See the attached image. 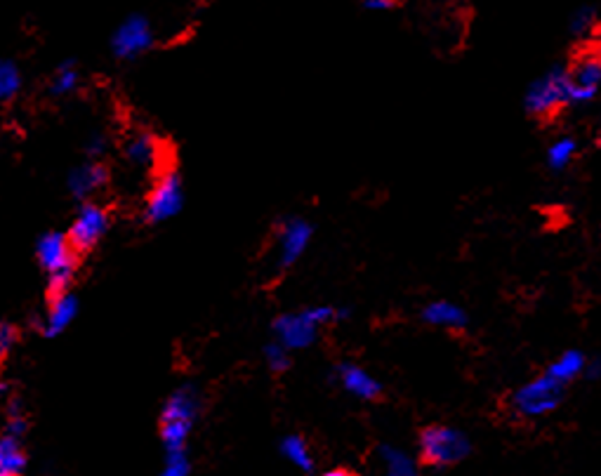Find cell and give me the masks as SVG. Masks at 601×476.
Segmentation results:
<instances>
[{"label": "cell", "instance_id": "obj_2", "mask_svg": "<svg viewBox=\"0 0 601 476\" xmlns=\"http://www.w3.org/2000/svg\"><path fill=\"white\" fill-rule=\"evenodd\" d=\"M201 413V398L193 387H180L161 410V441L165 450H187L193 425Z\"/></svg>", "mask_w": 601, "mask_h": 476}, {"label": "cell", "instance_id": "obj_5", "mask_svg": "<svg viewBox=\"0 0 601 476\" xmlns=\"http://www.w3.org/2000/svg\"><path fill=\"white\" fill-rule=\"evenodd\" d=\"M564 394H566V385L543 373L514 391L512 409L522 418H543L562 406Z\"/></svg>", "mask_w": 601, "mask_h": 476}, {"label": "cell", "instance_id": "obj_29", "mask_svg": "<svg viewBox=\"0 0 601 476\" xmlns=\"http://www.w3.org/2000/svg\"><path fill=\"white\" fill-rule=\"evenodd\" d=\"M361 3L368 10H387V7L394 5V0H361Z\"/></svg>", "mask_w": 601, "mask_h": 476}, {"label": "cell", "instance_id": "obj_15", "mask_svg": "<svg viewBox=\"0 0 601 476\" xmlns=\"http://www.w3.org/2000/svg\"><path fill=\"white\" fill-rule=\"evenodd\" d=\"M107 177L109 172L102 163H86L68 175V189H71L76 199H86V196H90V193H95L97 189L107 184Z\"/></svg>", "mask_w": 601, "mask_h": 476}, {"label": "cell", "instance_id": "obj_24", "mask_svg": "<svg viewBox=\"0 0 601 476\" xmlns=\"http://www.w3.org/2000/svg\"><path fill=\"white\" fill-rule=\"evenodd\" d=\"M192 471L187 450H165V476H187Z\"/></svg>", "mask_w": 601, "mask_h": 476}, {"label": "cell", "instance_id": "obj_30", "mask_svg": "<svg viewBox=\"0 0 601 476\" xmlns=\"http://www.w3.org/2000/svg\"><path fill=\"white\" fill-rule=\"evenodd\" d=\"M3 394H5V385L0 382V397H3Z\"/></svg>", "mask_w": 601, "mask_h": 476}, {"label": "cell", "instance_id": "obj_20", "mask_svg": "<svg viewBox=\"0 0 601 476\" xmlns=\"http://www.w3.org/2000/svg\"><path fill=\"white\" fill-rule=\"evenodd\" d=\"M281 455L288 460L290 465H295L302 471H314V455L306 446V441L297 434H290L281 441Z\"/></svg>", "mask_w": 601, "mask_h": 476}, {"label": "cell", "instance_id": "obj_14", "mask_svg": "<svg viewBox=\"0 0 601 476\" xmlns=\"http://www.w3.org/2000/svg\"><path fill=\"white\" fill-rule=\"evenodd\" d=\"M125 159L137 168H153L161 160V142L151 132H137L125 142Z\"/></svg>", "mask_w": 601, "mask_h": 476}, {"label": "cell", "instance_id": "obj_6", "mask_svg": "<svg viewBox=\"0 0 601 476\" xmlns=\"http://www.w3.org/2000/svg\"><path fill=\"white\" fill-rule=\"evenodd\" d=\"M181 205H184V189H181L180 172L165 171L149 191L147 203H144V220L149 224H161L175 217Z\"/></svg>", "mask_w": 601, "mask_h": 476}, {"label": "cell", "instance_id": "obj_25", "mask_svg": "<svg viewBox=\"0 0 601 476\" xmlns=\"http://www.w3.org/2000/svg\"><path fill=\"white\" fill-rule=\"evenodd\" d=\"M264 358H267V366L274 370V373H284V370L290 368V352L285 349L284 345H267L264 349Z\"/></svg>", "mask_w": 601, "mask_h": 476}, {"label": "cell", "instance_id": "obj_21", "mask_svg": "<svg viewBox=\"0 0 601 476\" xmlns=\"http://www.w3.org/2000/svg\"><path fill=\"white\" fill-rule=\"evenodd\" d=\"M578 153V142L573 137H559L550 149H547V165L552 171H566Z\"/></svg>", "mask_w": 601, "mask_h": 476}, {"label": "cell", "instance_id": "obj_27", "mask_svg": "<svg viewBox=\"0 0 601 476\" xmlns=\"http://www.w3.org/2000/svg\"><path fill=\"white\" fill-rule=\"evenodd\" d=\"M592 26H595V12L587 10V7H585V10H580L578 15L571 19V31H573V34H587Z\"/></svg>", "mask_w": 601, "mask_h": 476}, {"label": "cell", "instance_id": "obj_10", "mask_svg": "<svg viewBox=\"0 0 601 476\" xmlns=\"http://www.w3.org/2000/svg\"><path fill=\"white\" fill-rule=\"evenodd\" d=\"M568 78H571V104H590L599 92L601 83L599 52H585L575 67L568 71Z\"/></svg>", "mask_w": 601, "mask_h": 476}, {"label": "cell", "instance_id": "obj_26", "mask_svg": "<svg viewBox=\"0 0 601 476\" xmlns=\"http://www.w3.org/2000/svg\"><path fill=\"white\" fill-rule=\"evenodd\" d=\"M15 342H17V328L10 324H0V361L10 354Z\"/></svg>", "mask_w": 601, "mask_h": 476}, {"label": "cell", "instance_id": "obj_4", "mask_svg": "<svg viewBox=\"0 0 601 476\" xmlns=\"http://www.w3.org/2000/svg\"><path fill=\"white\" fill-rule=\"evenodd\" d=\"M571 104V78L562 67L552 68L528 86L523 107L534 119H552L562 107Z\"/></svg>", "mask_w": 601, "mask_h": 476}, {"label": "cell", "instance_id": "obj_18", "mask_svg": "<svg viewBox=\"0 0 601 476\" xmlns=\"http://www.w3.org/2000/svg\"><path fill=\"white\" fill-rule=\"evenodd\" d=\"M378 455H380V462L382 467H385L387 474L391 476L418 474V462H415L406 450H399V448L394 446H380Z\"/></svg>", "mask_w": 601, "mask_h": 476}, {"label": "cell", "instance_id": "obj_28", "mask_svg": "<svg viewBox=\"0 0 601 476\" xmlns=\"http://www.w3.org/2000/svg\"><path fill=\"white\" fill-rule=\"evenodd\" d=\"M102 151H104V140H102V137H92L90 144H88V153H90L92 159H97V156H99Z\"/></svg>", "mask_w": 601, "mask_h": 476}, {"label": "cell", "instance_id": "obj_7", "mask_svg": "<svg viewBox=\"0 0 601 476\" xmlns=\"http://www.w3.org/2000/svg\"><path fill=\"white\" fill-rule=\"evenodd\" d=\"M109 229L107 210L95 203H86L78 210L74 224L68 229L67 238L76 255H86L88 250L95 248Z\"/></svg>", "mask_w": 601, "mask_h": 476}, {"label": "cell", "instance_id": "obj_1", "mask_svg": "<svg viewBox=\"0 0 601 476\" xmlns=\"http://www.w3.org/2000/svg\"><path fill=\"white\" fill-rule=\"evenodd\" d=\"M342 318H347V312L340 306L316 305L306 306L302 312L281 314L274 318L272 330L276 335L278 345H284L288 352H295V349H306L316 342L321 326L342 321Z\"/></svg>", "mask_w": 601, "mask_h": 476}, {"label": "cell", "instance_id": "obj_3", "mask_svg": "<svg viewBox=\"0 0 601 476\" xmlns=\"http://www.w3.org/2000/svg\"><path fill=\"white\" fill-rule=\"evenodd\" d=\"M420 460L425 465L446 470L467 458L471 453V441L465 431L453 429L446 425H431L420 434Z\"/></svg>", "mask_w": 601, "mask_h": 476}, {"label": "cell", "instance_id": "obj_8", "mask_svg": "<svg viewBox=\"0 0 601 476\" xmlns=\"http://www.w3.org/2000/svg\"><path fill=\"white\" fill-rule=\"evenodd\" d=\"M314 227L305 217H290L276 233V260L281 269H290L312 243Z\"/></svg>", "mask_w": 601, "mask_h": 476}, {"label": "cell", "instance_id": "obj_9", "mask_svg": "<svg viewBox=\"0 0 601 476\" xmlns=\"http://www.w3.org/2000/svg\"><path fill=\"white\" fill-rule=\"evenodd\" d=\"M153 46V31L151 24L142 15H130L116 29L114 38H111V47L119 59H135Z\"/></svg>", "mask_w": 601, "mask_h": 476}, {"label": "cell", "instance_id": "obj_19", "mask_svg": "<svg viewBox=\"0 0 601 476\" xmlns=\"http://www.w3.org/2000/svg\"><path fill=\"white\" fill-rule=\"evenodd\" d=\"M26 467V455L19 448L17 437H5L0 439V476H15Z\"/></svg>", "mask_w": 601, "mask_h": 476}, {"label": "cell", "instance_id": "obj_23", "mask_svg": "<svg viewBox=\"0 0 601 476\" xmlns=\"http://www.w3.org/2000/svg\"><path fill=\"white\" fill-rule=\"evenodd\" d=\"M76 86H78V71L74 68V64H62L55 80H52V92L55 95H67V92L76 90Z\"/></svg>", "mask_w": 601, "mask_h": 476}, {"label": "cell", "instance_id": "obj_13", "mask_svg": "<svg viewBox=\"0 0 601 476\" xmlns=\"http://www.w3.org/2000/svg\"><path fill=\"white\" fill-rule=\"evenodd\" d=\"M422 318L425 324L437 326V328L449 330H462L467 326V312L460 305L449 300H437L422 309Z\"/></svg>", "mask_w": 601, "mask_h": 476}, {"label": "cell", "instance_id": "obj_22", "mask_svg": "<svg viewBox=\"0 0 601 476\" xmlns=\"http://www.w3.org/2000/svg\"><path fill=\"white\" fill-rule=\"evenodd\" d=\"M19 88H22L19 68L12 62H3V59H0V102H10L12 97L19 92Z\"/></svg>", "mask_w": 601, "mask_h": 476}, {"label": "cell", "instance_id": "obj_12", "mask_svg": "<svg viewBox=\"0 0 601 476\" xmlns=\"http://www.w3.org/2000/svg\"><path fill=\"white\" fill-rule=\"evenodd\" d=\"M335 378H337V382H340V387L347 394H352V397L361 398V401H373V398L380 397V382L375 380L368 370L358 368L354 363H340L335 368Z\"/></svg>", "mask_w": 601, "mask_h": 476}, {"label": "cell", "instance_id": "obj_17", "mask_svg": "<svg viewBox=\"0 0 601 476\" xmlns=\"http://www.w3.org/2000/svg\"><path fill=\"white\" fill-rule=\"evenodd\" d=\"M585 363H587V357L578 349H566L562 357H556L554 361L550 363V368L544 370L547 375H552L554 380H559L562 385H568L573 382L578 375H583Z\"/></svg>", "mask_w": 601, "mask_h": 476}, {"label": "cell", "instance_id": "obj_11", "mask_svg": "<svg viewBox=\"0 0 601 476\" xmlns=\"http://www.w3.org/2000/svg\"><path fill=\"white\" fill-rule=\"evenodd\" d=\"M38 260L47 274H74L76 253L67 233L52 232L38 241Z\"/></svg>", "mask_w": 601, "mask_h": 476}, {"label": "cell", "instance_id": "obj_16", "mask_svg": "<svg viewBox=\"0 0 601 476\" xmlns=\"http://www.w3.org/2000/svg\"><path fill=\"white\" fill-rule=\"evenodd\" d=\"M76 312H78V302H76L74 295H68V290L62 293V295H52V305L50 312H47L46 326H43V333H46L47 337L59 335L74 321Z\"/></svg>", "mask_w": 601, "mask_h": 476}]
</instances>
